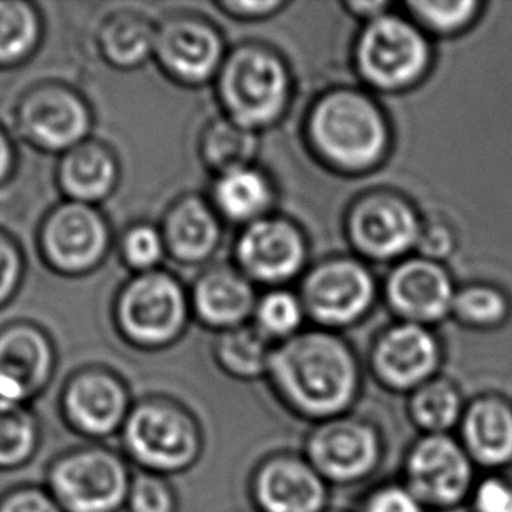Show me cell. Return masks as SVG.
Instances as JSON below:
<instances>
[{
	"instance_id": "cell-1",
	"label": "cell",
	"mask_w": 512,
	"mask_h": 512,
	"mask_svg": "<svg viewBox=\"0 0 512 512\" xmlns=\"http://www.w3.org/2000/svg\"><path fill=\"white\" fill-rule=\"evenodd\" d=\"M266 376L280 404L310 425L352 413L362 387L352 350L326 333L287 338L271 352Z\"/></svg>"
},
{
	"instance_id": "cell-2",
	"label": "cell",
	"mask_w": 512,
	"mask_h": 512,
	"mask_svg": "<svg viewBox=\"0 0 512 512\" xmlns=\"http://www.w3.org/2000/svg\"><path fill=\"white\" fill-rule=\"evenodd\" d=\"M119 444L137 471L172 479L200 464L205 432L184 404L168 397H147L133 402Z\"/></svg>"
},
{
	"instance_id": "cell-3",
	"label": "cell",
	"mask_w": 512,
	"mask_h": 512,
	"mask_svg": "<svg viewBox=\"0 0 512 512\" xmlns=\"http://www.w3.org/2000/svg\"><path fill=\"white\" fill-rule=\"evenodd\" d=\"M133 472L121 450L84 443L51 460L44 486L63 512H125Z\"/></svg>"
},
{
	"instance_id": "cell-4",
	"label": "cell",
	"mask_w": 512,
	"mask_h": 512,
	"mask_svg": "<svg viewBox=\"0 0 512 512\" xmlns=\"http://www.w3.org/2000/svg\"><path fill=\"white\" fill-rule=\"evenodd\" d=\"M310 135L331 165L350 172L380 163L388 144L383 114L357 91H336L320 100L310 119Z\"/></svg>"
},
{
	"instance_id": "cell-5",
	"label": "cell",
	"mask_w": 512,
	"mask_h": 512,
	"mask_svg": "<svg viewBox=\"0 0 512 512\" xmlns=\"http://www.w3.org/2000/svg\"><path fill=\"white\" fill-rule=\"evenodd\" d=\"M301 453L331 488H353L380 472L387 441L378 423L348 413L312 425Z\"/></svg>"
},
{
	"instance_id": "cell-6",
	"label": "cell",
	"mask_w": 512,
	"mask_h": 512,
	"mask_svg": "<svg viewBox=\"0 0 512 512\" xmlns=\"http://www.w3.org/2000/svg\"><path fill=\"white\" fill-rule=\"evenodd\" d=\"M476 469L457 436H418L406 448L399 481L427 511H451L469 502Z\"/></svg>"
},
{
	"instance_id": "cell-7",
	"label": "cell",
	"mask_w": 512,
	"mask_h": 512,
	"mask_svg": "<svg viewBox=\"0 0 512 512\" xmlns=\"http://www.w3.org/2000/svg\"><path fill=\"white\" fill-rule=\"evenodd\" d=\"M219 91L233 123L254 130L270 125L282 114L289 81L277 56L263 49L243 48L222 70Z\"/></svg>"
},
{
	"instance_id": "cell-8",
	"label": "cell",
	"mask_w": 512,
	"mask_h": 512,
	"mask_svg": "<svg viewBox=\"0 0 512 512\" xmlns=\"http://www.w3.org/2000/svg\"><path fill=\"white\" fill-rule=\"evenodd\" d=\"M357 62L362 76L376 88L401 90L422 79L430 48L413 23L380 14L360 37Z\"/></svg>"
},
{
	"instance_id": "cell-9",
	"label": "cell",
	"mask_w": 512,
	"mask_h": 512,
	"mask_svg": "<svg viewBox=\"0 0 512 512\" xmlns=\"http://www.w3.org/2000/svg\"><path fill=\"white\" fill-rule=\"evenodd\" d=\"M14 128L37 151L65 154L86 139L90 111L83 98L67 86L37 84L14 107Z\"/></svg>"
},
{
	"instance_id": "cell-10",
	"label": "cell",
	"mask_w": 512,
	"mask_h": 512,
	"mask_svg": "<svg viewBox=\"0 0 512 512\" xmlns=\"http://www.w3.org/2000/svg\"><path fill=\"white\" fill-rule=\"evenodd\" d=\"M132 408L123 380L97 367L72 374L60 394L63 423L88 443L119 437Z\"/></svg>"
},
{
	"instance_id": "cell-11",
	"label": "cell",
	"mask_w": 512,
	"mask_h": 512,
	"mask_svg": "<svg viewBox=\"0 0 512 512\" xmlns=\"http://www.w3.org/2000/svg\"><path fill=\"white\" fill-rule=\"evenodd\" d=\"M247 493L256 512L331 509V486L301 451L278 450L264 455L250 471Z\"/></svg>"
},
{
	"instance_id": "cell-12",
	"label": "cell",
	"mask_w": 512,
	"mask_h": 512,
	"mask_svg": "<svg viewBox=\"0 0 512 512\" xmlns=\"http://www.w3.org/2000/svg\"><path fill=\"white\" fill-rule=\"evenodd\" d=\"M109 245V233L95 208L63 201L39 226L37 247L44 263L62 275H83L95 268Z\"/></svg>"
},
{
	"instance_id": "cell-13",
	"label": "cell",
	"mask_w": 512,
	"mask_h": 512,
	"mask_svg": "<svg viewBox=\"0 0 512 512\" xmlns=\"http://www.w3.org/2000/svg\"><path fill=\"white\" fill-rule=\"evenodd\" d=\"M119 324L142 346L167 345L186 320V299L179 284L165 273H144L119 299Z\"/></svg>"
},
{
	"instance_id": "cell-14",
	"label": "cell",
	"mask_w": 512,
	"mask_h": 512,
	"mask_svg": "<svg viewBox=\"0 0 512 512\" xmlns=\"http://www.w3.org/2000/svg\"><path fill=\"white\" fill-rule=\"evenodd\" d=\"M55 346L46 331L28 320L0 327V401L28 406L49 387Z\"/></svg>"
},
{
	"instance_id": "cell-15",
	"label": "cell",
	"mask_w": 512,
	"mask_h": 512,
	"mask_svg": "<svg viewBox=\"0 0 512 512\" xmlns=\"http://www.w3.org/2000/svg\"><path fill=\"white\" fill-rule=\"evenodd\" d=\"M441 348L436 336L418 324H399L383 334L371 355V369L381 387L411 394L437 378Z\"/></svg>"
},
{
	"instance_id": "cell-16",
	"label": "cell",
	"mask_w": 512,
	"mask_h": 512,
	"mask_svg": "<svg viewBox=\"0 0 512 512\" xmlns=\"http://www.w3.org/2000/svg\"><path fill=\"white\" fill-rule=\"evenodd\" d=\"M374 298L369 271L353 261L319 266L303 285V305L315 319L329 326H348L359 320Z\"/></svg>"
},
{
	"instance_id": "cell-17",
	"label": "cell",
	"mask_w": 512,
	"mask_h": 512,
	"mask_svg": "<svg viewBox=\"0 0 512 512\" xmlns=\"http://www.w3.org/2000/svg\"><path fill=\"white\" fill-rule=\"evenodd\" d=\"M350 231L355 245L374 259H392L420 242L422 228L408 201L395 194H369L353 208Z\"/></svg>"
},
{
	"instance_id": "cell-18",
	"label": "cell",
	"mask_w": 512,
	"mask_h": 512,
	"mask_svg": "<svg viewBox=\"0 0 512 512\" xmlns=\"http://www.w3.org/2000/svg\"><path fill=\"white\" fill-rule=\"evenodd\" d=\"M387 296L395 312L409 324H430L453 310L451 278L434 259H409L390 275Z\"/></svg>"
},
{
	"instance_id": "cell-19",
	"label": "cell",
	"mask_w": 512,
	"mask_h": 512,
	"mask_svg": "<svg viewBox=\"0 0 512 512\" xmlns=\"http://www.w3.org/2000/svg\"><path fill=\"white\" fill-rule=\"evenodd\" d=\"M236 256L250 277L277 284L301 270L305 263V242L291 222L259 219L243 231Z\"/></svg>"
},
{
	"instance_id": "cell-20",
	"label": "cell",
	"mask_w": 512,
	"mask_h": 512,
	"mask_svg": "<svg viewBox=\"0 0 512 512\" xmlns=\"http://www.w3.org/2000/svg\"><path fill=\"white\" fill-rule=\"evenodd\" d=\"M457 439L478 469L507 471L512 465L511 402L500 395L467 402Z\"/></svg>"
},
{
	"instance_id": "cell-21",
	"label": "cell",
	"mask_w": 512,
	"mask_h": 512,
	"mask_svg": "<svg viewBox=\"0 0 512 512\" xmlns=\"http://www.w3.org/2000/svg\"><path fill=\"white\" fill-rule=\"evenodd\" d=\"M156 53L170 74L186 83H203L219 67L221 39L198 21L168 23L156 37Z\"/></svg>"
},
{
	"instance_id": "cell-22",
	"label": "cell",
	"mask_w": 512,
	"mask_h": 512,
	"mask_svg": "<svg viewBox=\"0 0 512 512\" xmlns=\"http://www.w3.org/2000/svg\"><path fill=\"white\" fill-rule=\"evenodd\" d=\"M56 179L69 201L91 205L111 193L116 182V163L104 147L83 142L62 154Z\"/></svg>"
},
{
	"instance_id": "cell-23",
	"label": "cell",
	"mask_w": 512,
	"mask_h": 512,
	"mask_svg": "<svg viewBox=\"0 0 512 512\" xmlns=\"http://www.w3.org/2000/svg\"><path fill=\"white\" fill-rule=\"evenodd\" d=\"M194 305L207 324L233 327L252 312L254 294L245 278L233 271L215 270L196 285Z\"/></svg>"
},
{
	"instance_id": "cell-24",
	"label": "cell",
	"mask_w": 512,
	"mask_h": 512,
	"mask_svg": "<svg viewBox=\"0 0 512 512\" xmlns=\"http://www.w3.org/2000/svg\"><path fill=\"white\" fill-rule=\"evenodd\" d=\"M165 242L180 261L198 263L217 247L219 224L203 201L189 198L168 214Z\"/></svg>"
},
{
	"instance_id": "cell-25",
	"label": "cell",
	"mask_w": 512,
	"mask_h": 512,
	"mask_svg": "<svg viewBox=\"0 0 512 512\" xmlns=\"http://www.w3.org/2000/svg\"><path fill=\"white\" fill-rule=\"evenodd\" d=\"M465 406L453 381L434 378L409 394L408 418L418 436H444L458 430Z\"/></svg>"
},
{
	"instance_id": "cell-26",
	"label": "cell",
	"mask_w": 512,
	"mask_h": 512,
	"mask_svg": "<svg viewBox=\"0 0 512 512\" xmlns=\"http://www.w3.org/2000/svg\"><path fill=\"white\" fill-rule=\"evenodd\" d=\"M44 35L41 11L27 0H0V70L27 63Z\"/></svg>"
},
{
	"instance_id": "cell-27",
	"label": "cell",
	"mask_w": 512,
	"mask_h": 512,
	"mask_svg": "<svg viewBox=\"0 0 512 512\" xmlns=\"http://www.w3.org/2000/svg\"><path fill=\"white\" fill-rule=\"evenodd\" d=\"M41 441V422L32 409L0 401V471H16L30 464Z\"/></svg>"
},
{
	"instance_id": "cell-28",
	"label": "cell",
	"mask_w": 512,
	"mask_h": 512,
	"mask_svg": "<svg viewBox=\"0 0 512 512\" xmlns=\"http://www.w3.org/2000/svg\"><path fill=\"white\" fill-rule=\"evenodd\" d=\"M271 201L270 184L249 167L222 173L215 186V203L233 221H259Z\"/></svg>"
},
{
	"instance_id": "cell-29",
	"label": "cell",
	"mask_w": 512,
	"mask_h": 512,
	"mask_svg": "<svg viewBox=\"0 0 512 512\" xmlns=\"http://www.w3.org/2000/svg\"><path fill=\"white\" fill-rule=\"evenodd\" d=\"M271 352L266 334L236 327L219 340L217 360L229 376L238 380H256L268 373Z\"/></svg>"
},
{
	"instance_id": "cell-30",
	"label": "cell",
	"mask_w": 512,
	"mask_h": 512,
	"mask_svg": "<svg viewBox=\"0 0 512 512\" xmlns=\"http://www.w3.org/2000/svg\"><path fill=\"white\" fill-rule=\"evenodd\" d=\"M451 312L467 326H499L509 315V301L493 287L472 285L455 294Z\"/></svg>"
},
{
	"instance_id": "cell-31",
	"label": "cell",
	"mask_w": 512,
	"mask_h": 512,
	"mask_svg": "<svg viewBox=\"0 0 512 512\" xmlns=\"http://www.w3.org/2000/svg\"><path fill=\"white\" fill-rule=\"evenodd\" d=\"M205 154L208 161L224 173L243 168L254 154V137L250 130L236 123L215 125L208 133Z\"/></svg>"
},
{
	"instance_id": "cell-32",
	"label": "cell",
	"mask_w": 512,
	"mask_h": 512,
	"mask_svg": "<svg viewBox=\"0 0 512 512\" xmlns=\"http://www.w3.org/2000/svg\"><path fill=\"white\" fill-rule=\"evenodd\" d=\"M102 44L107 58L118 65H135L153 48V34L144 23L135 20L116 21L105 28Z\"/></svg>"
},
{
	"instance_id": "cell-33",
	"label": "cell",
	"mask_w": 512,
	"mask_h": 512,
	"mask_svg": "<svg viewBox=\"0 0 512 512\" xmlns=\"http://www.w3.org/2000/svg\"><path fill=\"white\" fill-rule=\"evenodd\" d=\"M179 493L172 479L151 472H133L125 512H179Z\"/></svg>"
},
{
	"instance_id": "cell-34",
	"label": "cell",
	"mask_w": 512,
	"mask_h": 512,
	"mask_svg": "<svg viewBox=\"0 0 512 512\" xmlns=\"http://www.w3.org/2000/svg\"><path fill=\"white\" fill-rule=\"evenodd\" d=\"M478 2H411L409 9L423 27L441 35L457 34L478 16Z\"/></svg>"
},
{
	"instance_id": "cell-35",
	"label": "cell",
	"mask_w": 512,
	"mask_h": 512,
	"mask_svg": "<svg viewBox=\"0 0 512 512\" xmlns=\"http://www.w3.org/2000/svg\"><path fill=\"white\" fill-rule=\"evenodd\" d=\"M303 319V306L289 292H273L257 306L259 327L266 336L291 338Z\"/></svg>"
},
{
	"instance_id": "cell-36",
	"label": "cell",
	"mask_w": 512,
	"mask_h": 512,
	"mask_svg": "<svg viewBox=\"0 0 512 512\" xmlns=\"http://www.w3.org/2000/svg\"><path fill=\"white\" fill-rule=\"evenodd\" d=\"M471 512H512V472H485L469 497Z\"/></svg>"
},
{
	"instance_id": "cell-37",
	"label": "cell",
	"mask_w": 512,
	"mask_h": 512,
	"mask_svg": "<svg viewBox=\"0 0 512 512\" xmlns=\"http://www.w3.org/2000/svg\"><path fill=\"white\" fill-rule=\"evenodd\" d=\"M353 512H429L401 481H383L360 497Z\"/></svg>"
},
{
	"instance_id": "cell-38",
	"label": "cell",
	"mask_w": 512,
	"mask_h": 512,
	"mask_svg": "<svg viewBox=\"0 0 512 512\" xmlns=\"http://www.w3.org/2000/svg\"><path fill=\"white\" fill-rule=\"evenodd\" d=\"M25 278V256L20 243L9 231L0 228V310L20 291Z\"/></svg>"
},
{
	"instance_id": "cell-39",
	"label": "cell",
	"mask_w": 512,
	"mask_h": 512,
	"mask_svg": "<svg viewBox=\"0 0 512 512\" xmlns=\"http://www.w3.org/2000/svg\"><path fill=\"white\" fill-rule=\"evenodd\" d=\"M0 512H63L46 486L18 485L0 495Z\"/></svg>"
},
{
	"instance_id": "cell-40",
	"label": "cell",
	"mask_w": 512,
	"mask_h": 512,
	"mask_svg": "<svg viewBox=\"0 0 512 512\" xmlns=\"http://www.w3.org/2000/svg\"><path fill=\"white\" fill-rule=\"evenodd\" d=\"M163 238L149 226L133 228L123 242V254L133 268L149 270L163 256Z\"/></svg>"
},
{
	"instance_id": "cell-41",
	"label": "cell",
	"mask_w": 512,
	"mask_h": 512,
	"mask_svg": "<svg viewBox=\"0 0 512 512\" xmlns=\"http://www.w3.org/2000/svg\"><path fill=\"white\" fill-rule=\"evenodd\" d=\"M18 167V151L11 133L0 123V187L6 186L13 179Z\"/></svg>"
},
{
	"instance_id": "cell-42",
	"label": "cell",
	"mask_w": 512,
	"mask_h": 512,
	"mask_svg": "<svg viewBox=\"0 0 512 512\" xmlns=\"http://www.w3.org/2000/svg\"><path fill=\"white\" fill-rule=\"evenodd\" d=\"M420 242L425 245V250L430 257L443 256L444 250L451 249V238L448 231L441 228H432L425 236H420Z\"/></svg>"
},
{
	"instance_id": "cell-43",
	"label": "cell",
	"mask_w": 512,
	"mask_h": 512,
	"mask_svg": "<svg viewBox=\"0 0 512 512\" xmlns=\"http://www.w3.org/2000/svg\"><path fill=\"white\" fill-rule=\"evenodd\" d=\"M231 13L240 14V16H259L266 14L280 7L278 2H231L228 4Z\"/></svg>"
},
{
	"instance_id": "cell-44",
	"label": "cell",
	"mask_w": 512,
	"mask_h": 512,
	"mask_svg": "<svg viewBox=\"0 0 512 512\" xmlns=\"http://www.w3.org/2000/svg\"><path fill=\"white\" fill-rule=\"evenodd\" d=\"M326 512H352V511H345V509H333V507H331V509H327Z\"/></svg>"
}]
</instances>
